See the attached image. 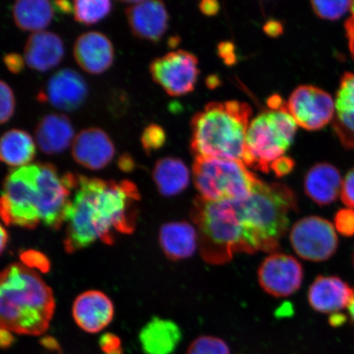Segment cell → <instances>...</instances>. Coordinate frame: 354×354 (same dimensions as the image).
<instances>
[{
  "mask_svg": "<svg viewBox=\"0 0 354 354\" xmlns=\"http://www.w3.org/2000/svg\"><path fill=\"white\" fill-rule=\"evenodd\" d=\"M66 219V252L75 253L97 241L113 243L114 232L135 231L138 188L130 180L115 183L78 175Z\"/></svg>",
  "mask_w": 354,
  "mask_h": 354,
  "instance_id": "1",
  "label": "cell"
},
{
  "mask_svg": "<svg viewBox=\"0 0 354 354\" xmlns=\"http://www.w3.org/2000/svg\"><path fill=\"white\" fill-rule=\"evenodd\" d=\"M55 308L53 291L37 272L17 263L3 270L0 280L2 328L20 335H42Z\"/></svg>",
  "mask_w": 354,
  "mask_h": 354,
  "instance_id": "2",
  "label": "cell"
},
{
  "mask_svg": "<svg viewBox=\"0 0 354 354\" xmlns=\"http://www.w3.org/2000/svg\"><path fill=\"white\" fill-rule=\"evenodd\" d=\"M248 254L276 251L297 209L295 194L286 185L261 181L252 196L232 201Z\"/></svg>",
  "mask_w": 354,
  "mask_h": 354,
  "instance_id": "3",
  "label": "cell"
},
{
  "mask_svg": "<svg viewBox=\"0 0 354 354\" xmlns=\"http://www.w3.org/2000/svg\"><path fill=\"white\" fill-rule=\"evenodd\" d=\"M250 105L236 100L212 102L192 121L194 157L243 160L252 116Z\"/></svg>",
  "mask_w": 354,
  "mask_h": 354,
  "instance_id": "4",
  "label": "cell"
},
{
  "mask_svg": "<svg viewBox=\"0 0 354 354\" xmlns=\"http://www.w3.org/2000/svg\"><path fill=\"white\" fill-rule=\"evenodd\" d=\"M297 126L286 104L260 113L248 129L243 162L263 172L271 170L272 163L293 143Z\"/></svg>",
  "mask_w": 354,
  "mask_h": 354,
  "instance_id": "5",
  "label": "cell"
},
{
  "mask_svg": "<svg viewBox=\"0 0 354 354\" xmlns=\"http://www.w3.org/2000/svg\"><path fill=\"white\" fill-rule=\"evenodd\" d=\"M193 179L199 197L210 202L250 197L261 181L241 161L194 157Z\"/></svg>",
  "mask_w": 354,
  "mask_h": 354,
  "instance_id": "6",
  "label": "cell"
},
{
  "mask_svg": "<svg viewBox=\"0 0 354 354\" xmlns=\"http://www.w3.org/2000/svg\"><path fill=\"white\" fill-rule=\"evenodd\" d=\"M39 163L17 168L6 176L0 205L3 223L28 229L39 223L38 210Z\"/></svg>",
  "mask_w": 354,
  "mask_h": 354,
  "instance_id": "7",
  "label": "cell"
},
{
  "mask_svg": "<svg viewBox=\"0 0 354 354\" xmlns=\"http://www.w3.org/2000/svg\"><path fill=\"white\" fill-rule=\"evenodd\" d=\"M291 245L300 258L311 262H323L338 249V237L334 225L320 216H307L291 229Z\"/></svg>",
  "mask_w": 354,
  "mask_h": 354,
  "instance_id": "8",
  "label": "cell"
},
{
  "mask_svg": "<svg viewBox=\"0 0 354 354\" xmlns=\"http://www.w3.org/2000/svg\"><path fill=\"white\" fill-rule=\"evenodd\" d=\"M38 210L39 220L46 227L59 229L66 219L72 207L70 198L73 190L66 184L64 177L57 174L51 163H39Z\"/></svg>",
  "mask_w": 354,
  "mask_h": 354,
  "instance_id": "9",
  "label": "cell"
},
{
  "mask_svg": "<svg viewBox=\"0 0 354 354\" xmlns=\"http://www.w3.org/2000/svg\"><path fill=\"white\" fill-rule=\"evenodd\" d=\"M198 64L196 55L180 50L155 59L150 64V74L168 95H185L196 87L199 74Z\"/></svg>",
  "mask_w": 354,
  "mask_h": 354,
  "instance_id": "10",
  "label": "cell"
},
{
  "mask_svg": "<svg viewBox=\"0 0 354 354\" xmlns=\"http://www.w3.org/2000/svg\"><path fill=\"white\" fill-rule=\"evenodd\" d=\"M288 110L298 126L305 130L322 129L335 113L333 99L325 91L313 86H300L292 93L287 104Z\"/></svg>",
  "mask_w": 354,
  "mask_h": 354,
  "instance_id": "11",
  "label": "cell"
},
{
  "mask_svg": "<svg viewBox=\"0 0 354 354\" xmlns=\"http://www.w3.org/2000/svg\"><path fill=\"white\" fill-rule=\"evenodd\" d=\"M261 287L274 297H288L302 285L304 269L294 257L273 254L261 264L259 272Z\"/></svg>",
  "mask_w": 354,
  "mask_h": 354,
  "instance_id": "12",
  "label": "cell"
},
{
  "mask_svg": "<svg viewBox=\"0 0 354 354\" xmlns=\"http://www.w3.org/2000/svg\"><path fill=\"white\" fill-rule=\"evenodd\" d=\"M87 95L86 82L81 75L73 69L64 68L53 75L37 99L57 109L71 112L81 107Z\"/></svg>",
  "mask_w": 354,
  "mask_h": 354,
  "instance_id": "13",
  "label": "cell"
},
{
  "mask_svg": "<svg viewBox=\"0 0 354 354\" xmlns=\"http://www.w3.org/2000/svg\"><path fill=\"white\" fill-rule=\"evenodd\" d=\"M126 10L128 24L137 38L154 43L161 41L168 26V13L162 1H130Z\"/></svg>",
  "mask_w": 354,
  "mask_h": 354,
  "instance_id": "14",
  "label": "cell"
},
{
  "mask_svg": "<svg viewBox=\"0 0 354 354\" xmlns=\"http://www.w3.org/2000/svg\"><path fill=\"white\" fill-rule=\"evenodd\" d=\"M73 157L80 165L90 170H100L108 166L115 155L113 141L100 128L82 130L75 137Z\"/></svg>",
  "mask_w": 354,
  "mask_h": 354,
  "instance_id": "15",
  "label": "cell"
},
{
  "mask_svg": "<svg viewBox=\"0 0 354 354\" xmlns=\"http://www.w3.org/2000/svg\"><path fill=\"white\" fill-rule=\"evenodd\" d=\"M73 315L82 330L88 333H98L112 322L113 304L103 292H84L74 301Z\"/></svg>",
  "mask_w": 354,
  "mask_h": 354,
  "instance_id": "16",
  "label": "cell"
},
{
  "mask_svg": "<svg viewBox=\"0 0 354 354\" xmlns=\"http://www.w3.org/2000/svg\"><path fill=\"white\" fill-rule=\"evenodd\" d=\"M75 59L85 72L98 75L107 71L114 60L112 42L98 32L83 33L74 44Z\"/></svg>",
  "mask_w": 354,
  "mask_h": 354,
  "instance_id": "17",
  "label": "cell"
},
{
  "mask_svg": "<svg viewBox=\"0 0 354 354\" xmlns=\"http://www.w3.org/2000/svg\"><path fill=\"white\" fill-rule=\"evenodd\" d=\"M308 302L315 311L337 313L348 308L354 298V288L337 277H318L310 286Z\"/></svg>",
  "mask_w": 354,
  "mask_h": 354,
  "instance_id": "18",
  "label": "cell"
},
{
  "mask_svg": "<svg viewBox=\"0 0 354 354\" xmlns=\"http://www.w3.org/2000/svg\"><path fill=\"white\" fill-rule=\"evenodd\" d=\"M64 55V43L59 35L44 30L30 35L24 48L26 64L38 72L55 68L63 60Z\"/></svg>",
  "mask_w": 354,
  "mask_h": 354,
  "instance_id": "19",
  "label": "cell"
},
{
  "mask_svg": "<svg viewBox=\"0 0 354 354\" xmlns=\"http://www.w3.org/2000/svg\"><path fill=\"white\" fill-rule=\"evenodd\" d=\"M35 142L44 153L64 152L74 140V129L64 114L52 113L42 118L35 131Z\"/></svg>",
  "mask_w": 354,
  "mask_h": 354,
  "instance_id": "20",
  "label": "cell"
},
{
  "mask_svg": "<svg viewBox=\"0 0 354 354\" xmlns=\"http://www.w3.org/2000/svg\"><path fill=\"white\" fill-rule=\"evenodd\" d=\"M343 180L339 170L330 163H318L308 171L304 179L307 196L318 205H329L342 194Z\"/></svg>",
  "mask_w": 354,
  "mask_h": 354,
  "instance_id": "21",
  "label": "cell"
},
{
  "mask_svg": "<svg viewBox=\"0 0 354 354\" xmlns=\"http://www.w3.org/2000/svg\"><path fill=\"white\" fill-rule=\"evenodd\" d=\"M159 243L168 259L179 261L189 258L198 246V233L187 221H175L162 225Z\"/></svg>",
  "mask_w": 354,
  "mask_h": 354,
  "instance_id": "22",
  "label": "cell"
},
{
  "mask_svg": "<svg viewBox=\"0 0 354 354\" xmlns=\"http://www.w3.org/2000/svg\"><path fill=\"white\" fill-rule=\"evenodd\" d=\"M333 127L344 147L354 149V73L344 74L335 100Z\"/></svg>",
  "mask_w": 354,
  "mask_h": 354,
  "instance_id": "23",
  "label": "cell"
},
{
  "mask_svg": "<svg viewBox=\"0 0 354 354\" xmlns=\"http://www.w3.org/2000/svg\"><path fill=\"white\" fill-rule=\"evenodd\" d=\"M139 338L146 354H171L178 346L181 332L175 322L153 317L141 330Z\"/></svg>",
  "mask_w": 354,
  "mask_h": 354,
  "instance_id": "24",
  "label": "cell"
},
{
  "mask_svg": "<svg viewBox=\"0 0 354 354\" xmlns=\"http://www.w3.org/2000/svg\"><path fill=\"white\" fill-rule=\"evenodd\" d=\"M153 179L162 196L172 197L184 192L189 183V171L179 158L159 159L153 170Z\"/></svg>",
  "mask_w": 354,
  "mask_h": 354,
  "instance_id": "25",
  "label": "cell"
},
{
  "mask_svg": "<svg viewBox=\"0 0 354 354\" xmlns=\"http://www.w3.org/2000/svg\"><path fill=\"white\" fill-rule=\"evenodd\" d=\"M54 15V4L47 0H19L12 6L13 20L25 32H42Z\"/></svg>",
  "mask_w": 354,
  "mask_h": 354,
  "instance_id": "26",
  "label": "cell"
},
{
  "mask_svg": "<svg viewBox=\"0 0 354 354\" xmlns=\"http://www.w3.org/2000/svg\"><path fill=\"white\" fill-rule=\"evenodd\" d=\"M35 155V145L28 132L19 129L8 131L0 141V159L13 167L28 166Z\"/></svg>",
  "mask_w": 354,
  "mask_h": 354,
  "instance_id": "27",
  "label": "cell"
},
{
  "mask_svg": "<svg viewBox=\"0 0 354 354\" xmlns=\"http://www.w3.org/2000/svg\"><path fill=\"white\" fill-rule=\"evenodd\" d=\"M112 10L109 0H76L73 2L74 19L86 25L95 24Z\"/></svg>",
  "mask_w": 354,
  "mask_h": 354,
  "instance_id": "28",
  "label": "cell"
},
{
  "mask_svg": "<svg viewBox=\"0 0 354 354\" xmlns=\"http://www.w3.org/2000/svg\"><path fill=\"white\" fill-rule=\"evenodd\" d=\"M187 354H231L228 345L214 336H201L189 345Z\"/></svg>",
  "mask_w": 354,
  "mask_h": 354,
  "instance_id": "29",
  "label": "cell"
},
{
  "mask_svg": "<svg viewBox=\"0 0 354 354\" xmlns=\"http://www.w3.org/2000/svg\"><path fill=\"white\" fill-rule=\"evenodd\" d=\"M353 1H312L314 12L321 19L338 20L351 10Z\"/></svg>",
  "mask_w": 354,
  "mask_h": 354,
  "instance_id": "30",
  "label": "cell"
},
{
  "mask_svg": "<svg viewBox=\"0 0 354 354\" xmlns=\"http://www.w3.org/2000/svg\"><path fill=\"white\" fill-rule=\"evenodd\" d=\"M140 140L145 152L149 155L154 150L160 149L165 145L166 133L162 127L157 124H150L145 128Z\"/></svg>",
  "mask_w": 354,
  "mask_h": 354,
  "instance_id": "31",
  "label": "cell"
},
{
  "mask_svg": "<svg viewBox=\"0 0 354 354\" xmlns=\"http://www.w3.org/2000/svg\"><path fill=\"white\" fill-rule=\"evenodd\" d=\"M20 259L25 267L29 269H37L43 273L50 271V261L41 252L35 250H25L21 252Z\"/></svg>",
  "mask_w": 354,
  "mask_h": 354,
  "instance_id": "32",
  "label": "cell"
},
{
  "mask_svg": "<svg viewBox=\"0 0 354 354\" xmlns=\"http://www.w3.org/2000/svg\"><path fill=\"white\" fill-rule=\"evenodd\" d=\"M0 122L4 124L10 121L15 113V100L11 88L3 81L0 82Z\"/></svg>",
  "mask_w": 354,
  "mask_h": 354,
  "instance_id": "33",
  "label": "cell"
},
{
  "mask_svg": "<svg viewBox=\"0 0 354 354\" xmlns=\"http://www.w3.org/2000/svg\"><path fill=\"white\" fill-rule=\"evenodd\" d=\"M335 227L344 236H354V211L340 209L335 216Z\"/></svg>",
  "mask_w": 354,
  "mask_h": 354,
  "instance_id": "34",
  "label": "cell"
},
{
  "mask_svg": "<svg viewBox=\"0 0 354 354\" xmlns=\"http://www.w3.org/2000/svg\"><path fill=\"white\" fill-rule=\"evenodd\" d=\"M342 199L345 205L354 209V167L343 180Z\"/></svg>",
  "mask_w": 354,
  "mask_h": 354,
  "instance_id": "35",
  "label": "cell"
},
{
  "mask_svg": "<svg viewBox=\"0 0 354 354\" xmlns=\"http://www.w3.org/2000/svg\"><path fill=\"white\" fill-rule=\"evenodd\" d=\"M100 345L105 354H122L120 340L116 335L106 334L102 336Z\"/></svg>",
  "mask_w": 354,
  "mask_h": 354,
  "instance_id": "36",
  "label": "cell"
},
{
  "mask_svg": "<svg viewBox=\"0 0 354 354\" xmlns=\"http://www.w3.org/2000/svg\"><path fill=\"white\" fill-rule=\"evenodd\" d=\"M295 161L293 159L282 156L274 161L271 165V170L275 172L278 177L289 174L294 169Z\"/></svg>",
  "mask_w": 354,
  "mask_h": 354,
  "instance_id": "37",
  "label": "cell"
},
{
  "mask_svg": "<svg viewBox=\"0 0 354 354\" xmlns=\"http://www.w3.org/2000/svg\"><path fill=\"white\" fill-rule=\"evenodd\" d=\"M3 62L7 68L12 73L17 74L21 72L24 68L25 59L17 53H10L3 57Z\"/></svg>",
  "mask_w": 354,
  "mask_h": 354,
  "instance_id": "38",
  "label": "cell"
},
{
  "mask_svg": "<svg viewBox=\"0 0 354 354\" xmlns=\"http://www.w3.org/2000/svg\"><path fill=\"white\" fill-rule=\"evenodd\" d=\"M219 55L223 57L225 63L232 64L236 62L234 55V48L232 43L223 42L218 47Z\"/></svg>",
  "mask_w": 354,
  "mask_h": 354,
  "instance_id": "39",
  "label": "cell"
},
{
  "mask_svg": "<svg viewBox=\"0 0 354 354\" xmlns=\"http://www.w3.org/2000/svg\"><path fill=\"white\" fill-rule=\"evenodd\" d=\"M351 17L345 22V30H346L347 37L348 39V47L351 50L353 59L354 60V1L352 3Z\"/></svg>",
  "mask_w": 354,
  "mask_h": 354,
  "instance_id": "40",
  "label": "cell"
},
{
  "mask_svg": "<svg viewBox=\"0 0 354 354\" xmlns=\"http://www.w3.org/2000/svg\"><path fill=\"white\" fill-rule=\"evenodd\" d=\"M199 8L203 15L207 16H214L220 10V6L218 2L215 0H205L199 3Z\"/></svg>",
  "mask_w": 354,
  "mask_h": 354,
  "instance_id": "41",
  "label": "cell"
},
{
  "mask_svg": "<svg viewBox=\"0 0 354 354\" xmlns=\"http://www.w3.org/2000/svg\"><path fill=\"white\" fill-rule=\"evenodd\" d=\"M118 167L124 172H131L134 170L136 163L129 153H123L118 158Z\"/></svg>",
  "mask_w": 354,
  "mask_h": 354,
  "instance_id": "42",
  "label": "cell"
},
{
  "mask_svg": "<svg viewBox=\"0 0 354 354\" xmlns=\"http://www.w3.org/2000/svg\"><path fill=\"white\" fill-rule=\"evenodd\" d=\"M266 34H268L269 37H277L283 32V26L281 22L277 21H268L267 24L264 25L263 28Z\"/></svg>",
  "mask_w": 354,
  "mask_h": 354,
  "instance_id": "43",
  "label": "cell"
},
{
  "mask_svg": "<svg viewBox=\"0 0 354 354\" xmlns=\"http://www.w3.org/2000/svg\"><path fill=\"white\" fill-rule=\"evenodd\" d=\"M12 342L13 336L12 335V332L2 328L1 327V334H0V343H1V346L3 348L8 347Z\"/></svg>",
  "mask_w": 354,
  "mask_h": 354,
  "instance_id": "44",
  "label": "cell"
},
{
  "mask_svg": "<svg viewBox=\"0 0 354 354\" xmlns=\"http://www.w3.org/2000/svg\"><path fill=\"white\" fill-rule=\"evenodd\" d=\"M53 4L61 12L68 13V15L73 12V3L68 1H55Z\"/></svg>",
  "mask_w": 354,
  "mask_h": 354,
  "instance_id": "45",
  "label": "cell"
},
{
  "mask_svg": "<svg viewBox=\"0 0 354 354\" xmlns=\"http://www.w3.org/2000/svg\"><path fill=\"white\" fill-rule=\"evenodd\" d=\"M332 315L330 319V322L332 324V326H337L342 324L343 322L346 320V318H345L343 315L340 316V314H332Z\"/></svg>",
  "mask_w": 354,
  "mask_h": 354,
  "instance_id": "46",
  "label": "cell"
},
{
  "mask_svg": "<svg viewBox=\"0 0 354 354\" xmlns=\"http://www.w3.org/2000/svg\"><path fill=\"white\" fill-rule=\"evenodd\" d=\"M8 232L2 225L1 227V252L6 250V247L8 245Z\"/></svg>",
  "mask_w": 354,
  "mask_h": 354,
  "instance_id": "47",
  "label": "cell"
},
{
  "mask_svg": "<svg viewBox=\"0 0 354 354\" xmlns=\"http://www.w3.org/2000/svg\"><path fill=\"white\" fill-rule=\"evenodd\" d=\"M349 315L351 317V319L354 323V298L348 307Z\"/></svg>",
  "mask_w": 354,
  "mask_h": 354,
  "instance_id": "48",
  "label": "cell"
},
{
  "mask_svg": "<svg viewBox=\"0 0 354 354\" xmlns=\"http://www.w3.org/2000/svg\"><path fill=\"white\" fill-rule=\"evenodd\" d=\"M353 266H354V253H353Z\"/></svg>",
  "mask_w": 354,
  "mask_h": 354,
  "instance_id": "49",
  "label": "cell"
}]
</instances>
